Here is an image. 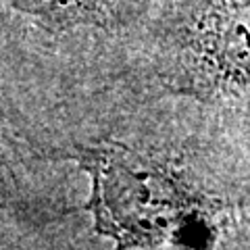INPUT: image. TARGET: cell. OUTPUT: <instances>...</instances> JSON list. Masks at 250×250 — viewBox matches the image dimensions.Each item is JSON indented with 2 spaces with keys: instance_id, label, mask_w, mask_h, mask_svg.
Segmentation results:
<instances>
[{
  "instance_id": "3",
  "label": "cell",
  "mask_w": 250,
  "mask_h": 250,
  "mask_svg": "<svg viewBox=\"0 0 250 250\" xmlns=\"http://www.w3.org/2000/svg\"><path fill=\"white\" fill-rule=\"evenodd\" d=\"M15 13L46 27L104 25L119 15L121 0H2Z\"/></svg>"
},
{
  "instance_id": "1",
  "label": "cell",
  "mask_w": 250,
  "mask_h": 250,
  "mask_svg": "<svg viewBox=\"0 0 250 250\" xmlns=\"http://www.w3.org/2000/svg\"><path fill=\"white\" fill-rule=\"evenodd\" d=\"M82 165L92 175L90 210L96 228L119 250L159 246L184 236L194 242L192 233H205L186 215L177 184L144 156L123 146H96L82 152Z\"/></svg>"
},
{
  "instance_id": "2",
  "label": "cell",
  "mask_w": 250,
  "mask_h": 250,
  "mask_svg": "<svg viewBox=\"0 0 250 250\" xmlns=\"http://www.w3.org/2000/svg\"><path fill=\"white\" fill-rule=\"evenodd\" d=\"M165 19L200 90L250 103V0H169Z\"/></svg>"
}]
</instances>
